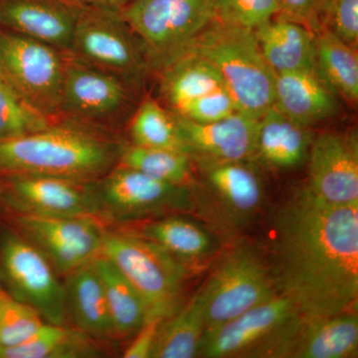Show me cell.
Listing matches in <instances>:
<instances>
[{
	"label": "cell",
	"instance_id": "obj_35",
	"mask_svg": "<svg viewBox=\"0 0 358 358\" xmlns=\"http://www.w3.org/2000/svg\"><path fill=\"white\" fill-rule=\"evenodd\" d=\"M320 26L357 48L358 0H324L320 13Z\"/></svg>",
	"mask_w": 358,
	"mask_h": 358
},
{
	"label": "cell",
	"instance_id": "obj_5",
	"mask_svg": "<svg viewBox=\"0 0 358 358\" xmlns=\"http://www.w3.org/2000/svg\"><path fill=\"white\" fill-rule=\"evenodd\" d=\"M217 0H131L122 10L141 49L164 67L216 20Z\"/></svg>",
	"mask_w": 358,
	"mask_h": 358
},
{
	"label": "cell",
	"instance_id": "obj_28",
	"mask_svg": "<svg viewBox=\"0 0 358 358\" xmlns=\"http://www.w3.org/2000/svg\"><path fill=\"white\" fill-rule=\"evenodd\" d=\"M98 355L90 336L63 324L44 322L24 343L0 348V358H81Z\"/></svg>",
	"mask_w": 358,
	"mask_h": 358
},
{
	"label": "cell",
	"instance_id": "obj_34",
	"mask_svg": "<svg viewBox=\"0 0 358 358\" xmlns=\"http://www.w3.org/2000/svg\"><path fill=\"white\" fill-rule=\"evenodd\" d=\"M279 13L278 0H217L215 20L226 25L255 30Z\"/></svg>",
	"mask_w": 358,
	"mask_h": 358
},
{
	"label": "cell",
	"instance_id": "obj_40",
	"mask_svg": "<svg viewBox=\"0 0 358 358\" xmlns=\"http://www.w3.org/2000/svg\"><path fill=\"white\" fill-rule=\"evenodd\" d=\"M2 293H3V292H2L1 289H0V294H1Z\"/></svg>",
	"mask_w": 358,
	"mask_h": 358
},
{
	"label": "cell",
	"instance_id": "obj_23",
	"mask_svg": "<svg viewBox=\"0 0 358 358\" xmlns=\"http://www.w3.org/2000/svg\"><path fill=\"white\" fill-rule=\"evenodd\" d=\"M66 291V306L80 331L107 338L115 334L102 282L93 261L69 273Z\"/></svg>",
	"mask_w": 358,
	"mask_h": 358
},
{
	"label": "cell",
	"instance_id": "obj_13",
	"mask_svg": "<svg viewBox=\"0 0 358 358\" xmlns=\"http://www.w3.org/2000/svg\"><path fill=\"white\" fill-rule=\"evenodd\" d=\"M308 182L315 199L331 205L358 204V141L355 131H327L308 152Z\"/></svg>",
	"mask_w": 358,
	"mask_h": 358
},
{
	"label": "cell",
	"instance_id": "obj_29",
	"mask_svg": "<svg viewBox=\"0 0 358 358\" xmlns=\"http://www.w3.org/2000/svg\"><path fill=\"white\" fill-rule=\"evenodd\" d=\"M138 236L157 245L180 262L204 258L214 248L213 240L203 228L178 216L145 224Z\"/></svg>",
	"mask_w": 358,
	"mask_h": 358
},
{
	"label": "cell",
	"instance_id": "obj_39",
	"mask_svg": "<svg viewBox=\"0 0 358 358\" xmlns=\"http://www.w3.org/2000/svg\"><path fill=\"white\" fill-rule=\"evenodd\" d=\"M131 0H85L90 6L101 7V8L110 9V10L120 11L124 8Z\"/></svg>",
	"mask_w": 358,
	"mask_h": 358
},
{
	"label": "cell",
	"instance_id": "obj_32",
	"mask_svg": "<svg viewBox=\"0 0 358 358\" xmlns=\"http://www.w3.org/2000/svg\"><path fill=\"white\" fill-rule=\"evenodd\" d=\"M53 117L44 115L0 81V140L48 128Z\"/></svg>",
	"mask_w": 358,
	"mask_h": 358
},
{
	"label": "cell",
	"instance_id": "obj_12",
	"mask_svg": "<svg viewBox=\"0 0 358 358\" xmlns=\"http://www.w3.org/2000/svg\"><path fill=\"white\" fill-rule=\"evenodd\" d=\"M28 241L59 273L69 274L91 263L102 251L103 234L90 216L49 217L24 214L18 218Z\"/></svg>",
	"mask_w": 358,
	"mask_h": 358
},
{
	"label": "cell",
	"instance_id": "obj_30",
	"mask_svg": "<svg viewBox=\"0 0 358 358\" xmlns=\"http://www.w3.org/2000/svg\"><path fill=\"white\" fill-rule=\"evenodd\" d=\"M122 166L176 185H187L192 178V159L185 152L131 145L122 150Z\"/></svg>",
	"mask_w": 358,
	"mask_h": 358
},
{
	"label": "cell",
	"instance_id": "obj_22",
	"mask_svg": "<svg viewBox=\"0 0 358 358\" xmlns=\"http://www.w3.org/2000/svg\"><path fill=\"white\" fill-rule=\"evenodd\" d=\"M313 141L308 127L293 121L273 106L259 120L254 157L273 169H294L307 159Z\"/></svg>",
	"mask_w": 358,
	"mask_h": 358
},
{
	"label": "cell",
	"instance_id": "obj_15",
	"mask_svg": "<svg viewBox=\"0 0 358 358\" xmlns=\"http://www.w3.org/2000/svg\"><path fill=\"white\" fill-rule=\"evenodd\" d=\"M173 114L185 154L199 164L241 162L255 155L258 119L237 112L221 121L199 124Z\"/></svg>",
	"mask_w": 358,
	"mask_h": 358
},
{
	"label": "cell",
	"instance_id": "obj_16",
	"mask_svg": "<svg viewBox=\"0 0 358 358\" xmlns=\"http://www.w3.org/2000/svg\"><path fill=\"white\" fill-rule=\"evenodd\" d=\"M186 187L157 180L120 164L103 181V196L119 215L141 217L190 208L192 196Z\"/></svg>",
	"mask_w": 358,
	"mask_h": 358
},
{
	"label": "cell",
	"instance_id": "obj_6",
	"mask_svg": "<svg viewBox=\"0 0 358 358\" xmlns=\"http://www.w3.org/2000/svg\"><path fill=\"white\" fill-rule=\"evenodd\" d=\"M197 293L204 333L279 294L270 267L249 245L228 252Z\"/></svg>",
	"mask_w": 358,
	"mask_h": 358
},
{
	"label": "cell",
	"instance_id": "obj_33",
	"mask_svg": "<svg viewBox=\"0 0 358 358\" xmlns=\"http://www.w3.org/2000/svg\"><path fill=\"white\" fill-rule=\"evenodd\" d=\"M43 324L34 308L6 293L0 294V348L21 345Z\"/></svg>",
	"mask_w": 358,
	"mask_h": 358
},
{
	"label": "cell",
	"instance_id": "obj_38",
	"mask_svg": "<svg viewBox=\"0 0 358 358\" xmlns=\"http://www.w3.org/2000/svg\"><path fill=\"white\" fill-rule=\"evenodd\" d=\"M164 320L159 317H148L145 324L136 333L138 336L134 339L131 345L124 353V358H152L155 339L160 324Z\"/></svg>",
	"mask_w": 358,
	"mask_h": 358
},
{
	"label": "cell",
	"instance_id": "obj_10",
	"mask_svg": "<svg viewBox=\"0 0 358 358\" xmlns=\"http://www.w3.org/2000/svg\"><path fill=\"white\" fill-rule=\"evenodd\" d=\"M1 254L16 299L34 308L44 322L63 324L66 291L46 256L31 242L16 236L4 240Z\"/></svg>",
	"mask_w": 358,
	"mask_h": 358
},
{
	"label": "cell",
	"instance_id": "obj_27",
	"mask_svg": "<svg viewBox=\"0 0 358 358\" xmlns=\"http://www.w3.org/2000/svg\"><path fill=\"white\" fill-rule=\"evenodd\" d=\"M204 331L203 306L196 293L185 308L162 320L152 358L197 357Z\"/></svg>",
	"mask_w": 358,
	"mask_h": 358
},
{
	"label": "cell",
	"instance_id": "obj_4",
	"mask_svg": "<svg viewBox=\"0 0 358 358\" xmlns=\"http://www.w3.org/2000/svg\"><path fill=\"white\" fill-rule=\"evenodd\" d=\"M101 255L140 294L148 317L166 320L178 312L186 274L178 259L145 238L122 233L103 234Z\"/></svg>",
	"mask_w": 358,
	"mask_h": 358
},
{
	"label": "cell",
	"instance_id": "obj_36",
	"mask_svg": "<svg viewBox=\"0 0 358 358\" xmlns=\"http://www.w3.org/2000/svg\"><path fill=\"white\" fill-rule=\"evenodd\" d=\"M176 114L199 124L221 121L237 113L236 105L229 92L219 88L190 101Z\"/></svg>",
	"mask_w": 358,
	"mask_h": 358
},
{
	"label": "cell",
	"instance_id": "obj_3",
	"mask_svg": "<svg viewBox=\"0 0 358 358\" xmlns=\"http://www.w3.org/2000/svg\"><path fill=\"white\" fill-rule=\"evenodd\" d=\"M182 54L203 59L217 71L240 114L260 120L274 105L275 73L254 30L214 20L176 57Z\"/></svg>",
	"mask_w": 358,
	"mask_h": 358
},
{
	"label": "cell",
	"instance_id": "obj_17",
	"mask_svg": "<svg viewBox=\"0 0 358 358\" xmlns=\"http://www.w3.org/2000/svg\"><path fill=\"white\" fill-rule=\"evenodd\" d=\"M85 0H0V26L70 51Z\"/></svg>",
	"mask_w": 358,
	"mask_h": 358
},
{
	"label": "cell",
	"instance_id": "obj_19",
	"mask_svg": "<svg viewBox=\"0 0 358 358\" xmlns=\"http://www.w3.org/2000/svg\"><path fill=\"white\" fill-rule=\"evenodd\" d=\"M246 160L199 164L207 192L224 222L242 225L260 209L263 183Z\"/></svg>",
	"mask_w": 358,
	"mask_h": 358
},
{
	"label": "cell",
	"instance_id": "obj_11",
	"mask_svg": "<svg viewBox=\"0 0 358 358\" xmlns=\"http://www.w3.org/2000/svg\"><path fill=\"white\" fill-rule=\"evenodd\" d=\"M298 313L293 301L284 294H277L204 333L197 357H255Z\"/></svg>",
	"mask_w": 358,
	"mask_h": 358
},
{
	"label": "cell",
	"instance_id": "obj_26",
	"mask_svg": "<svg viewBox=\"0 0 358 358\" xmlns=\"http://www.w3.org/2000/svg\"><path fill=\"white\" fill-rule=\"evenodd\" d=\"M93 264L102 282L115 334L127 336L136 333L148 319L140 294L105 256L100 254Z\"/></svg>",
	"mask_w": 358,
	"mask_h": 358
},
{
	"label": "cell",
	"instance_id": "obj_14",
	"mask_svg": "<svg viewBox=\"0 0 358 358\" xmlns=\"http://www.w3.org/2000/svg\"><path fill=\"white\" fill-rule=\"evenodd\" d=\"M128 100L124 80L66 53L60 115L79 121H106L119 114Z\"/></svg>",
	"mask_w": 358,
	"mask_h": 358
},
{
	"label": "cell",
	"instance_id": "obj_20",
	"mask_svg": "<svg viewBox=\"0 0 358 358\" xmlns=\"http://www.w3.org/2000/svg\"><path fill=\"white\" fill-rule=\"evenodd\" d=\"M336 96L315 71L275 74L273 106L301 126L310 128L338 114Z\"/></svg>",
	"mask_w": 358,
	"mask_h": 358
},
{
	"label": "cell",
	"instance_id": "obj_31",
	"mask_svg": "<svg viewBox=\"0 0 358 358\" xmlns=\"http://www.w3.org/2000/svg\"><path fill=\"white\" fill-rule=\"evenodd\" d=\"M129 131L134 145L185 154L173 113L167 112L152 99H147L141 103L131 121Z\"/></svg>",
	"mask_w": 358,
	"mask_h": 358
},
{
	"label": "cell",
	"instance_id": "obj_18",
	"mask_svg": "<svg viewBox=\"0 0 358 358\" xmlns=\"http://www.w3.org/2000/svg\"><path fill=\"white\" fill-rule=\"evenodd\" d=\"M9 197L30 215L49 217L90 216L96 211L95 197L83 181L44 176H9Z\"/></svg>",
	"mask_w": 358,
	"mask_h": 358
},
{
	"label": "cell",
	"instance_id": "obj_7",
	"mask_svg": "<svg viewBox=\"0 0 358 358\" xmlns=\"http://www.w3.org/2000/svg\"><path fill=\"white\" fill-rule=\"evenodd\" d=\"M66 53L0 26V81L48 117L60 115Z\"/></svg>",
	"mask_w": 358,
	"mask_h": 358
},
{
	"label": "cell",
	"instance_id": "obj_9",
	"mask_svg": "<svg viewBox=\"0 0 358 358\" xmlns=\"http://www.w3.org/2000/svg\"><path fill=\"white\" fill-rule=\"evenodd\" d=\"M357 352V310L313 317L298 313L257 357L352 358Z\"/></svg>",
	"mask_w": 358,
	"mask_h": 358
},
{
	"label": "cell",
	"instance_id": "obj_1",
	"mask_svg": "<svg viewBox=\"0 0 358 358\" xmlns=\"http://www.w3.org/2000/svg\"><path fill=\"white\" fill-rule=\"evenodd\" d=\"M273 227L271 272L300 315L357 310L358 204L324 203L305 186L282 204Z\"/></svg>",
	"mask_w": 358,
	"mask_h": 358
},
{
	"label": "cell",
	"instance_id": "obj_8",
	"mask_svg": "<svg viewBox=\"0 0 358 358\" xmlns=\"http://www.w3.org/2000/svg\"><path fill=\"white\" fill-rule=\"evenodd\" d=\"M119 11L87 3L78 18L70 56L122 80L138 78L147 63Z\"/></svg>",
	"mask_w": 358,
	"mask_h": 358
},
{
	"label": "cell",
	"instance_id": "obj_24",
	"mask_svg": "<svg viewBox=\"0 0 358 358\" xmlns=\"http://www.w3.org/2000/svg\"><path fill=\"white\" fill-rule=\"evenodd\" d=\"M315 71L336 95L357 105L358 58L357 48L346 44L333 32L320 28L315 33Z\"/></svg>",
	"mask_w": 358,
	"mask_h": 358
},
{
	"label": "cell",
	"instance_id": "obj_2",
	"mask_svg": "<svg viewBox=\"0 0 358 358\" xmlns=\"http://www.w3.org/2000/svg\"><path fill=\"white\" fill-rule=\"evenodd\" d=\"M117 159L109 138L80 124H57L35 133L0 140V173L91 180Z\"/></svg>",
	"mask_w": 358,
	"mask_h": 358
},
{
	"label": "cell",
	"instance_id": "obj_25",
	"mask_svg": "<svg viewBox=\"0 0 358 358\" xmlns=\"http://www.w3.org/2000/svg\"><path fill=\"white\" fill-rule=\"evenodd\" d=\"M162 70V93L173 112L199 96L225 88L217 71L196 56L179 55Z\"/></svg>",
	"mask_w": 358,
	"mask_h": 358
},
{
	"label": "cell",
	"instance_id": "obj_37",
	"mask_svg": "<svg viewBox=\"0 0 358 358\" xmlns=\"http://www.w3.org/2000/svg\"><path fill=\"white\" fill-rule=\"evenodd\" d=\"M324 0H278L280 13L277 17L301 23L310 31H319L320 13Z\"/></svg>",
	"mask_w": 358,
	"mask_h": 358
},
{
	"label": "cell",
	"instance_id": "obj_21",
	"mask_svg": "<svg viewBox=\"0 0 358 358\" xmlns=\"http://www.w3.org/2000/svg\"><path fill=\"white\" fill-rule=\"evenodd\" d=\"M254 31L264 58L275 74L315 71V33L306 26L275 16Z\"/></svg>",
	"mask_w": 358,
	"mask_h": 358
}]
</instances>
